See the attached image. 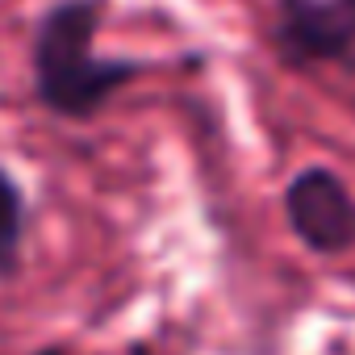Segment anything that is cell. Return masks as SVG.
I'll return each instance as SVG.
<instances>
[{
    "instance_id": "6da1fadb",
    "label": "cell",
    "mask_w": 355,
    "mask_h": 355,
    "mask_svg": "<svg viewBox=\"0 0 355 355\" xmlns=\"http://www.w3.org/2000/svg\"><path fill=\"white\" fill-rule=\"evenodd\" d=\"M101 17L105 0H55L34 30V92L67 121H88L142 71L134 59L96 55Z\"/></svg>"
},
{
    "instance_id": "7a4b0ae2",
    "label": "cell",
    "mask_w": 355,
    "mask_h": 355,
    "mask_svg": "<svg viewBox=\"0 0 355 355\" xmlns=\"http://www.w3.org/2000/svg\"><path fill=\"white\" fill-rule=\"evenodd\" d=\"M284 222L293 239L322 259L355 251V193L334 167L313 163L293 175L284 189Z\"/></svg>"
},
{
    "instance_id": "3957f363",
    "label": "cell",
    "mask_w": 355,
    "mask_h": 355,
    "mask_svg": "<svg viewBox=\"0 0 355 355\" xmlns=\"http://www.w3.org/2000/svg\"><path fill=\"white\" fill-rule=\"evenodd\" d=\"M272 42L293 67L355 59V21L338 0H276Z\"/></svg>"
},
{
    "instance_id": "277c9868",
    "label": "cell",
    "mask_w": 355,
    "mask_h": 355,
    "mask_svg": "<svg viewBox=\"0 0 355 355\" xmlns=\"http://www.w3.org/2000/svg\"><path fill=\"white\" fill-rule=\"evenodd\" d=\"M26 243V197L21 184L0 167V276H13Z\"/></svg>"
},
{
    "instance_id": "5b68a950",
    "label": "cell",
    "mask_w": 355,
    "mask_h": 355,
    "mask_svg": "<svg viewBox=\"0 0 355 355\" xmlns=\"http://www.w3.org/2000/svg\"><path fill=\"white\" fill-rule=\"evenodd\" d=\"M34 355H71L67 347H42V351H34Z\"/></svg>"
},
{
    "instance_id": "8992f818",
    "label": "cell",
    "mask_w": 355,
    "mask_h": 355,
    "mask_svg": "<svg viewBox=\"0 0 355 355\" xmlns=\"http://www.w3.org/2000/svg\"><path fill=\"white\" fill-rule=\"evenodd\" d=\"M130 355H155V351H150L146 343H134V347H130Z\"/></svg>"
},
{
    "instance_id": "52a82bcc",
    "label": "cell",
    "mask_w": 355,
    "mask_h": 355,
    "mask_svg": "<svg viewBox=\"0 0 355 355\" xmlns=\"http://www.w3.org/2000/svg\"><path fill=\"white\" fill-rule=\"evenodd\" d=\"M338 5H343V9H347V17L355 21V0H338Z\"/></svg>"
}]
</instances>
